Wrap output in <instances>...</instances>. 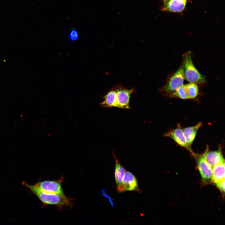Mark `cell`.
<instances>
[{"label":"cell","instance_id":"1","mask_svg":"<svg viewBox=\"0 0 225 225\" xmlns=\"http://www.w3.org/2000/svg\"><path fill=\"white\" fill-rule=\"evenodd\" d=\"M23 184L36 195L45 205H54L60 208L72 205L71 202L65 195L46 192L40 190L35 185H29L24 182Z\"/></svg>","mask_w":225,"mask_h":225},{"label":"cell","instance_id":"2","mask_svg":"<svg viewBox=\"0 0 225 225\" xmlns=\"http://www.w3.org/2000/svg\"><path fill=\"white\" fill-rule=\"evenodd\" d=\"M185 78L190 82L202 84L206 82L205 77L201 74L192 62L191 52L188 51L182 55Z\"/></svg>","mask_w":225,"mask_h":225},{"label":"cell","instance_id":"3","mask_svg":"<svg viewBox=\"0 0 225 225\" xmlns=\"http://www.w3.org/2000/svg\"><path fill=\"white\" fill-rule=\"evenodd\" d=\"M185 79L184 65L182 62L178 70L170 77L166 83L160 89V92L168 96L183 84Z\"/></svg>","mask_w":225,"mask_h":225},{"label":"cell","instance_id":"4","mask_svg":"<svg viewBox=\"0 0 225 225\" xmlns=\"http://www.w3.org/2000/svg\"><path fill=\"white\" fill-rule=\"evenodd\" d=\"M196 161L197 168L200 173L202 182L207 185L212 182V167L204 158L202 154L193 155Z\"/></svg>","mask_w":225,"mask_h":225},{"label":"cell","instance_id":"5","mask_svg":"<svg viewBox=\"0 0 225 225\" xmlns=\"http://www.w3.org/2000/svg\"><path fill=\"white\" fill-rule=\"evenodd\" d=\"M62 181V178L57 181H44L38 182L35 185L44 192L65 196L61 186Z\"/></svg>","mask_w":225,"mask_h":225},{"label":"cell","instance_id":"6","mask_svg":"<svg viewBox=\"0 0 225 225\" xmlns=\"http://www.w3.org/2000/svg\"><path fill=\"white\" fill-rule=\"evenodd\" d=\"M116 107L125 109L130 108L129 101L133 89H128L120 86L116 87Z\"/></svg>","mask_w":225,"mask_h":225},{"label":"cell","instance_id":"7","mask_svg":"<svg viewBox=\"0 0 225 225\" xmlns=\"http://www.w3.org/2000/svg\"><path fill=\"white\" fill-rule=\"evenodd\" d=\"M163 136L172 138L178 145L188 150L192 156L194 154L191 149V146L187 143L182 128L180 124H178L175 128L170 130L168 132L164 134Z\"/></svg>","mask_w":225,"mask_h":225},{"label":"cell","instance_id":"8","mask_svg":"<svg viewBox=\"0 0 225 225\" xmlns=\"http://www.w3.org/2000/svg\"><path fill=\"white\" fill-rule=\"evenodd\" d=\"M112 153L115 161L114 176L117 190L118 192L121 193L124 192L122 180L126 170L120 163L113 151Z\"/></svg>","mask_w":225,"mask_h":225},{"label":"cell","instance_id":"9","mask_svg":"<svg viewBox=\"0 0 225 225\" xmlns=\"http://www.w3.org/2000/svg\"><path fill=\"white\" fill-rule=\"evenodd\" d=\"M202 155L205 160L212 167L218 164L225 162L220 148L216 151H209L208 147H207Z\"/></svg>","mask_w":225,"mask_h":225},{"label":"cell","instance_id":"10","mask_svg":"<svg viewBox=\"0 0 225 225\" xmlns=\"http://www.w3.org/2000/svg\"><path fill=\"white\" fill-rule=\"evenodd\" d=\"M124 192L126 191H135L139 193L142 192L139 189L137 180L131 172L126 171L122 180Z\"/></svg>","mask_w":225,"mask_h":225},{"label":"cell","instance_id":"11","mask_svg":"<svg viewBox=\"0 0 225 225\" xmlns=\"http://www.w3.org/2000/svg\"><path fill=\"white\" fill-rule=\"evenodd\" d=\"M188 0H170L161 8V10L173 12H182L185 8Z\"/></svg>","mask_w":225,"mask_h":225},{"label":"cell","instance_id":"12","mask_svg":"<svg viewBox=\"0 0 225 225\" xmlns=\"http://www.w3.org/2000/svg\"><path fill=\"white\" fill-rule=\"evenodd\" d=\"M202 125V123L199 122L194 126L182 128L187 142L190 146L192 145L198 129Z\"/></svg>","mask_w":225,"mask_h":225},{"label":"cell","instance_id":"13","mask_svg":"<svg viewBox=\"0 0 225 225\" xmlns=\"http://www.w3.org/2000/svg\"><path fill=\"white\" fill-rule=\"evenodd\" d=\"M116 87L112 88L104 97L103 101L100 103L103 108L116 107Z\"/></svg>","mask_w":225,"mask_h":225},{"label":"cell","instance_id":"14","mask_svg":"<svg viewBox=\"0 0 225 225\" xmlns=\"http://www.w3.org/2000/svg\"><path fill=\"white\" fill-rule=\"evenodd\" d=\"M212 183L215 184L225 179V162L212 167Z\"/></svg>","mask_w":225,"mask_h":225},{"label":"cell","instance_id":"15","mask_svg":"<svg viewBox=\"0 0 225 225\" xmlns=\"http://www.w3.org/2000/svg\"><path fill=\"white\" fill-rule=\"evenodd\" d=\"M168 97L171 98H178L183 99H189L186 85L183 84L181 86Z\"/></svg>","mask_w":225,"mask_h":225},{"label":"cell","instance_id":"16","mask_svg":"<svg viewBox=\"0 0 225 225\" xmlns=\"http://www.w3.org/2000/svg\"><path fill=\"white\" fill-rule=\"evenodd\" d=\"M186 85L189 99L196 98L199 93L198 86L197 84L190 82Z\"/></svg>","mask_w":225,"mask_h":225},{"label":"cell","instance_id":"17","mask_svg":"<svg viewBox=\"0 0 225 225\" xmlns=\"http://www.w3.org/2000/svg\"><path fill=\"white\" fill-rule=\"evenodd\" d=\"M69 37L71 41H75L77 40L79 38V34L77 31L73 28L69 33Z\"/></svg>","mask_w":225,"mask_h":225},{"label":"cell","instance_id":"18","mask_svg":"<svg viewBox=\"0 0 225 225\" xmlns=\"http://www.w3.org/2000/svg\"><path fill=\"white\" fill-rule=\"evenodd\" d=\"M223 195L225 193V179L217 182L214 184Z\"/></svg>","mask_w":225,"mask_h":225},{"label":"cell","instance_id":"19","mask_svg":"<svg viewBox=\"0 0 225 225\" xmlns=\"http://www.w3.org/2000/svg\"><path fill=\"white\" fill-rule=\"evenodd\" d=\"M102 192H104L103 195H104V196H105L107 198H108L112 206L113 207L114 206V202L113 200L112 199V198H110V197H109L108 195H107V194L106 193V192L105 190H103Z\"/></svg>","mask_w":225,"mask_h":225},{"label":"cell","instance_id":"20","mask_svg":"<svg viewBox=\"0 0 225 225\" xmlns=\"http://www.w3.org/2000/svg\"><path fill=\"white\" fill-rule=\"evenodd\" d=\"M170 0H162L163 2L162 5H164L166 4Z\"/></svg>","mask_w":225,"mask_h":225}]
</instances>
